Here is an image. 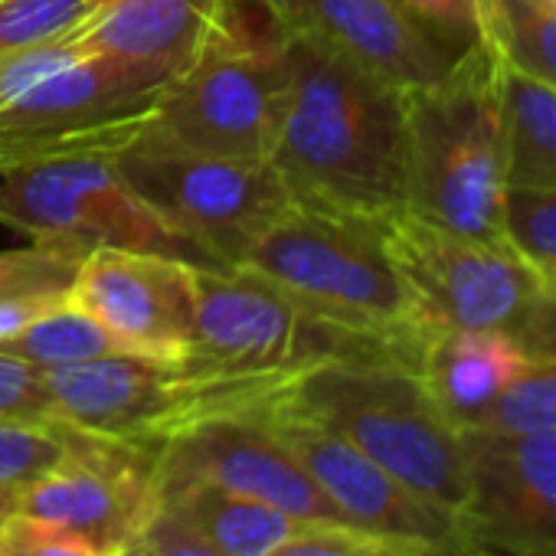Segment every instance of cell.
<instances>
[{"instance_id":"7c38bea8","label":"cell","mask_w":556,"mask_h":556,"mask_svg":"<svg viewBox=\"0 0 556 556\" xmlns=\"http://www.w3.org/2000/svg\"><path fill=\"white\" fill-rule=\"evenodd\" d=\"M154 478L157 488L203 481L265 501L308 523L351 527L295 455L255 416V409L216 413L164 439L154 448Z\"/></svg>"},{"instance_id":"7402d4cb","label":"cell","mask_w":556,"mask_h":556,"mask_svg":"<svg viewBox=\"0 0 556 556\" xmlns=\"http://www.w3.org/2000/svg\"><path fill=\"white\" fill-rule=\"evenodd\" d=\"M488 50L514 73L556 89V0H481Z\"/></svg>"},{"instance_id":"9c48e42d","label":"cell","mask_w":556,"mask_h":556,"mask_svg":"<svg viewBox=\"0 0 556 556\" xmlns=\"http://www.w3.org/2000/svg\"><path fill=\"white\" fill-rule=\"evenodd\" d=\"M0 226L34 242L73 249H131L210 268L115 170L112 157H63L0 174Z\"/></svg>"},{"instance_id":"8992f818","label":"cell","mask_w":556,"mask_h":556,"mask_svg":"<svg viewBox=\"0 0 556 556\" xmlns=\"http://www.w3.org/2000/svg\"><path fill=\"white\" fill-rule=\"evenodd\" d=\"M53 419L96 439L157 448L174 432L216 413H245L292 377H226L190 361L99 357L43 370Z\"/></svg>"},{"instance_id":"52a82bcc","label":"cell","mask_w":556,"mask_h":556,"mask_svg":"<svg viewBox=\"0 0 556 556\" xmlns=\"http://www.w3.org/2000/svg\"><path fill=\"white\" fill-rule=\"evenodd\" d=\"M112 164L177 236L203 252L210 268L239 265L249 245L292 206L271 161L177 148L151 128Z\"/></svg>"},{"instance_id":"9a60e30c","label":"cell","mask_w":556,"mask_h":556,"mask_svg":"<svg viewBox=\"0 0 556 556\" xmlns=\"http://www.w3.org/2000/svg\"><path fill=\"white\" fill-rule=\"evenodd\" d=\"M193 302L197 265L115 245L89 249L70 289V305L154 361L187 357Z\"/></svg>"},{"instance_id":"4316f807","label":"cell","mask_w":556,"mask_h":556,"mask_svg":"<svg viewBox=\"0 0 556 556\" xmlns=\"http://www.w3.org/2000/svg\"><path fill=\"white\" fill-rule=\"evenodd\" d=\"M83 255V249L50 242L4 249L0 252V299L70 295Z\"/></svg>"},{"instance_id":"4fadbf2b","label":"cell","mask_w":556,"mask_h":556,"mask_svg":"<svg viewBox=\"0 0 556 556\" xmlns=\"http://www.w3.org/2000/svg\"><path fill=\"white\" fill-rule=\"evenodd\" d=\"M157 504L154 448L70 429L66 455L17 494L14 510L76 533L105 556H115Z\"/></svg>"},{"instance_id":"8fae6325","label":"cell","mask_w":556,"mask_h":556,"mask_svg":"<svg viewBox=\"0 0 556 556\" xmlns=\"http://www.w3.org/2000/svg\"><path fill=\"white\" fill-rule=\"evenodd\" d=\"M278 390L255 406V416L295 455L351 527L419 546L429 556H494L455 510L406 488L348 439L286 403Z\"/></svg>"},{"instance_id":"3957f363","label":"cell","mask_w":556,"mask_h":556,"mask_svg":"<svg viewBox=\"0 0 556 556\" xmlns=\"http://www.w3.org/2000/svg\"><path fill=\"white\" fill-rule=\"evenodd\" d=\"M501 63L471 50L432 89L406 92V210L432 226L504 242Z\"/></svg>"},{"instance_id":"f546056e","label":"cell","mask_w":556,"mask_h":556,"mask_svg":"<svg viewBox=\"0 0 556 556\" xmlns=\"http://www.w3.org/2000/svg\"><path fill=\"white\" fill-rule=\"evenodd\" d=\"M0 419L56 422L43 370L8 351H0Z\"/></svg>"},{"instance_id":"e0dca14e","label":"cell","mask_w":556,"mask_h":556,"mask_svg":"<svg viewBox=\"0 0 556 556\" xmlns=\"http://www.w3.org/2000/svg\"><path fill=\"white\" fill-rule=\"evenodd\" d=\"M229 0H102L66 43L83 56L151 63L180 73L223 21Z\"/></svg>"},{"instance_id":"ffe728a7","label":"cell","mask_w":556,"mask_h":556,"mask_svg":"<svg viewBox=\"0 0 556 556\" xmlns=\"http://www.w3.org/2000/svg\"><path fill=\"white\" fill-rule=\"evenodd\" d=\"M501 112L507 187L556 190V89L501 63Z\"/></svg>"},{"instance_id":"30bf717a","label":"cell","mask_w":556,"mask_h":556,"mask_svg":"<svg viewBox=\"0 0 556 556\" xmlns=\"http://www.w3.org/2000/svg\"><path fill=\"white\" fill-rule=\"evenodd\" d=\"M383 236L432 334H514L546 295L543 275L507 242L462 236L432 226L409 210L383 219Z\"/></svg>"},{"instance_id":"f1b7e54d","label":"cell","mask_w":556,"mask_h":556,"mask_svg":"<svg viewBox=\"0 0 556 556\" xmlns=\"http://www.w3.org/2000/svg\"><path fill=\"white\" fill-rule=\"evenodd\" d=\"M271 556H429V553L370 530H357L344 523H318L282 543Z\"/></svg>"},{"instance_id":"4dcf8cb0","label":"cell","mask_w":556,"mask_h":556,"mask_svg":"<svg viewBox=\"0 0 556 556\" xmlns=\"http://www.w3.org/2000/svg\"><path fill=\"white\" fill-rule=\"evenodd\" d=\"M0 556H105L76 533L11 510L0 520Z\"/></svg>"},{"instance_id":"d6986e66","label":"cell","mask_w":556,"mask_h":556,"mask_svg":"<svg viewBox=\"0 0 556 556\" xmlns=\"http://www.w3.org/2000/svg\"><path fill=\"white\" fill-rule=\"evenodd\" d=\"M157 497L167 514H174L193 536L223 556H271L292 536L318 527L265 501L203 481L161 484Z\"/></svg>"},{"instance_id":"d4e9b609","label":"cell","mask_w":556,"mask_h":556,"mask_svg":"<svg viewBox=\"0 0 556 556\" xmlns=\"http://www.w3.org/2000/svg\"><path fill=\"white\" fill-rule=\"evenodd\" d=\"M504 242L527 258L556 292V190H504Z\"/></svg>"},{"instance_id":"484cf974","label":"cell","mask_w":556,"mask_h":556,"mask_svg":"<svg viewBox=\"0 0 556 556\" xmlns=\"http://www.w3.org/2000/svg\"><path fill=\"white\" fill-rule=\"evenodd\" d=\"M70 448L63 422H8L0 419V494H21L47 475Z\"/></svg>"},{"instance_id":"83f0119b","label":"cell","mask_w":556,"mask_h":556,"mask_svg":"<svg viewBox=\"0 0 556 556\" xmlns=\"http://www.w3.org/2000/svg\"><path fill=\"white\" fill-rule=\"evenodd\" d=\"M393 4L458 60L471 50H488L481 0H393Z\"/></svg>"},{"instance_id":"44dd1931","label":"cell","mask_w":556,"mask_h":556,"mask_svg":"<svg viewBox=\"0 0 556 556\" xmlns=\"http://www.w3.org/2000/svg\"><path fill=\"white\" fill-rule=\"evenodd\" d=\"M530 354V367L488 413L481 429L491 432H536L556 429V292H546L527 321L514 331ZM478 432V429H475Z\"/></svg>"},{"instance_id":"ba28073f","label":"cell","mask_w":556,"mask_h":556,"mask_svg":"<svg viewBox=\"0 0 556 556\" xmlns=\"http://www.w3.org/2000/svg\"><path fill=\"white\" fill-rule=\"evenodd\" d=\"M190 364L226 377H295L325 361H393L383 348L308 315L249 268H197Z\"/></svg>"},{"instance_id":"ac0fdd59","label":"cell","mask_w":556,"mask_h":556,"mask_svg":"<svg viewBox=\"0 0 556 556\" xmlns=\"http://www.w3.org/2000/svg\"><path fill=\"white\" fill-rule=\"evenodd\" d=\"M530 367V354L507 331H439L429 338L419 377L458 432H475Z\"/></svg>"},{"instance_id":"2e32d148","label":"cell","mask_w":556,"mask_h":556,"mask_svg":"<svg viewBox=\"0 0 556 556\" xmlns=\"http://www.w3.org/2000/svg\"><path fill=\"white\" fill-rule=\"evenodd\" d=\"M262 4L286 34L351 60L400 92L432 89L458 66V56L419 30L393 0H262Z\"/></svg>"},{"instance_id":"7a4b0ae2","label":"cell","mask_w":556,"mask_h":556,"mask_svg":"<svg viewBox=\"0 0 556 556\" xmlns=\"http://www.w3.org/2000/svg\"><path fill=\"white\" fill-rule=\"evenodd\" d=\"M239 268L265 278L308 315L419 370L432 328L390 255L380 219L292 200V206L249 245Z\"/></svg>"},{"instance_id":"d6a6232c","label":"cell","mask_w":556,"mask_h":556,"mask_svg":"<svg viewBox=\"0 0 556 556\" xmlns=\"http://www.w3.org/2000/svg\"><path fill=\"white\" fill-rule=\"evenodd\" d=\"M66 295H24V299H0V348L17 338L27 325L63 305Z\"/></svg>"},{"instance_id":"5b68a950","label":"cell","mask_w":556,"mask_h":556,"mask_svg":"<svg viewBox=\"0 0 556 556\" xmlns=\"http://www.w3.org/2000/svg\"><path fill=\"white\" fill-rule=\"evenodd\" d=\"M286 86V30L262 0H229L206 43L161 89L151 135L203 154L268 161Z\"/></svg>"},{"instance_id":"603a6c76","label":"cell","mask_w":556,"mask_h":556,"mask_svg":"<svg viewBox=\"0 0 556 556\" xmlns=\"http://www.w3.org/2000/svg\"><path fill=\"white\" fill-rule=\"evenodd\" d=\"M0 351H8L14 357H24V361H30L40 370L73 367V364H86V361H99V357L131 354V348L122 338H115L96 318H89L86 312L70 305V295H66L63 305H56L53 312H47L34 325H27L17 338H11Z\"/></svg>"},{"instance_id":"6da1fadb","label":"cell","mask_w":556,"mask_h":556,"mask_svg":"<svg viewBox=\"0 0 556 556\" xmlns=\"http://www.w3.org/2000/svg\"><path fill=\"white\" fill-rule=\"evenodd\" d=\"M286 56L268 161L292 200L380 223L406 210V92L292 34Z\"/></svg>"},{"instance_id":"1f68e13d","label":"cell","mask_w":556,"mask_h":556,"mask_svg":"<svg viewBox=\"0 0 556 556\" xmlns=\"http://www.w3.org/2000/svg\"><path fill=\"white\" fill-rule=\"evenodd\" d=\"M115 556H223V553L206 546L174 514H167L157 504V510L131 533V540Z\"/></svg>"},{"instance_id":"5bb4252c","label":"cell","mask_w":556,"mask_h":556,"mask_svg":"<svg viewBox=\"0 0 556 556\" xmlns=\"http://www.w3.org/2000/svg\"><path fill=\"white\" fill-rule=\"evenodd\" d=\"M462 520L494 556H556V429L462 432Z\"/></svg>"},{"instance_id":"277c9868","label":"cell","mask_w":556,"mask_h":556,"mask_svg":"<svg viewBox=\"0 0 556 556\" xmlns=\"http://www.w3.org/2000/svg\"><path fill=\"white\" fill-rule=\"evenodd\" d=\"M278 396L348 439L416 494L462 517L468 497L465 439L419 370L393 361H325L299 370Z\"/></svg>"},{"instance_id":"836d02e7","label":"cell","mask_w":556,"mask_h":556,"mask_svg":"<svg viewBox=\"0 0 556 556\" xmlns=\"http://www.w3.org/2000/svg\"><path fill=\"white\" fill-rule=\"evenodd\" d=\"M14 507H17V497L14 494H0V520H4Z\"/></svg>"},{"instance_id":"cb8c5ba5","label":"cell","mask_w":556,"mask_h":556,"mask_svg":"<svg viewBox=\"0 0 556 556\" xmlns=\"http://www.w3.org/2000/svg\"><path fill=\"white\" fill-rule=\"evenodd\" d=\"M99 8L102 0H0V56L60 43Z\"/></svg>"}]
</instances>
